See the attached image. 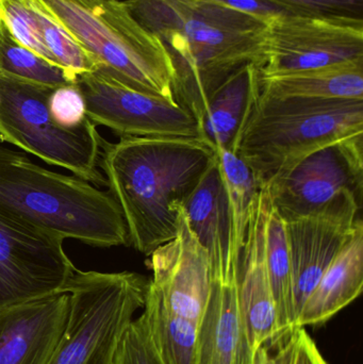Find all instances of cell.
<instances>
[{"instance_id":"cell-10","label":"cell","mask_w":363,"mask_h":364,"mask_svg":"<svg viewBox=\"0 0 363 364\" xmlns=\"http://www.w3.org/2000/svg\"><path fill=\"white\" fill-rule=\"evenodd\" d=\"M262 190L283 220L318 211L343 192L362 198L363 132L313 151Z\"/></svg>"},{"instance_id":"cell-31","label":"cell","mask_w":363,"mask_h":364,"mask_svg":"<svg viewBox=\"0 0 363 364\" xmlns=\"http://www.w3.org/2000/svg\"><path fill=\"white\" fill-rule=\"evenodd\" d=\"M290 338L292 354L289 364H328L305 327L296 328Z\"/></svg>"},{"instance_id":"cell-25","label":"cell","mask_w":363,"mask_h":364,"mask_svg":"<svg viewBox=\"0 0 363 364\" xmlns=\"http://www.w3.org/2000/svg\"><path fill=\"white\" fill-rule=\"evenodd\" d=\"M38 16L45 44L53 62L75 78L87 73L95 72L96 65L87 51L55 21L38 0H30Z\"/></svg>"},{"instance_id":"cell-7","label":"cell","mask_w":363,"mask_h":364,"mask_svg":"<svg viewBox=\"0 0 363 364\" xmlns=\"http://www.w3.org/2000/svg\"><path fill=\"white\" fill-rule=\"evenodd\" d=\"M50 87L0 77V143H8L49 166L95 186H107L99 161L104 139L87 121L66 129L51 119Z\"/></svg>"},{"instance_id":"cell-21","label":"cell","mask_w":363,"mask_h":364,"mask_svg":"<svg viewBox=\"0 0 363 364\" xmlns=\"http://www.w3.org/2000/svg\"><path fill=\"white\" fill-rule=\"evenodd\" d=\"M215 149L229 214L227 260L240 265L251 212L260 188L251 168L236 153L222 147Z\"/></svg>"},{"instance_id":"cell-5","label":"cell","mask_w":363,"mask_h":364,"mask_svg":"<svg viewBox=\"0 0 363 364\" xmlns=\"http://www.w3.org/2000/svg\"><path fill=\"white\" fill-rule=\"evenodd\" d=\"M93 60L96 70L128 87L176 102L163 45L125 0H38Z\"/></svg>"},{"instance_id":"cell-12","label":"cell","mask_w":363,"mask_h":364,"mask_svg":"<svg viewBox=\"0 0 363 364\" xmlns=\"http://www.w3.org/2000/svg\"><path fill=\"white\" fill-rule=\"evenodd\" d=\"M362 197L343 192L318 211L283 220L291 260L296 321L320 278L362 220Z\"/></svg>"},{"instance_id":"cell-18","label":"cell","mask_w":363,"mask_h":364,"mask_svg":"<svg viewBox=\"0 0 363 364\" xmlns=\"http://www.w3.org/2000/svg\"><path fill=\"white\" fill-rule=\"evenodd\" d=\"M260 66L247 64L211 96L202 121L200 138L211 146L236 153L243 128L260 93Z\"/></svg>"},{"instance_id":"cell-3","label":"cell","mask_w":363,"mask_h":364,"mask_svg":"<svg viewBox=\"0 0 363 364\" xmlns=\"http://www.w3.org/2000/svg\"><path fill=\"white\" fill-rule=\"evenodd\" d=\"M0 214L55 237L95 247L129 245L123 214L109 191L32 162L0 145Z\"/></svg>"},{"instance_id":"cell-4","label":"cell","mask_w":363,"mask_h":364,"mask_svg":"<svg viewBox=\"0 0 363 364\" xmlns=\"http://www.w3.org/2000/svg\"><path fill=\"white\" fill-rule=\"evenodd\" d=\"M363 132V100L259 93L237 146L260 190L313 151Z\"/></svg>"},{"instance_id":"cell-22","label":"cell","mask_w":363,"mask_h":364,"mask_svg":"<svg viewBox=\"0 0 363 364\" xmlns=\"http://www.w3.org/2000/svg\"><path fill=\"white\" fill-rule=\"evenodd\" d=\"M264 235L266 269L276 308L279 346L296 331V311L291 260L285 222L278 212L273 208L272 203L266 216Z\"/></svg>"},{"instance_id":"cell-19","label":"cell","mask_w":363,"mask_h":364,"mask_svg":"<svg viewBox=\"0 0 363 364\" xmlns=\"http://www.w3.org/2000/svg\"><path fill=\"white\" fill-rule=\"evenodd\" d=\"M270 97L363 100V59L317 70L260 78Z\"/></svg>"},{"instance_id":"cell-16","label":"cell","mask_w":363,"mask_h":364,"mask_svg":"<svg viewBox=\"0 0 363 364\" xmlns=\"http://www.w3.org/2000/svg\"><path fill=\"white\" fill-rule=\"evenodd\" d=\"M270 197L260 190L249 220L239 267L238 291L254 350L278 346V326L272 287L266 262V222Z\"/></svg>"},{"instance_id":"cell-14","label":"cell","mask_w":363,"mask_h":364,"mask_svg":"<svg viewBox=\"0 0 363 364\" xmlns=\"http://www.w3.org/2000/svg\"><path fill=\"white\" fill-rule=\"evenodd\" d=\"M68 316L66 291L0 307V364H49Z\"/></svg>"},{"instance_id":"cell-24","label":"cell","mask_w":363,"mask_h":364,"mask_svg":"<svg viewBox=\"0 0 363 364\" xmlns=\"http://www.w3.org/2000/svg\"><path fill=\"white\" fill-rule=\"evenodd\" d=\"M0 77L57 89L76 85L77 79L59 65L21 46L0 23Z\"/></svg>"},{"instance_id":"cell-29","label":"cell","mask_w":363,"mask_h":364,"mask_svg":"<svg viewBox=\"0 0 363 364\" xmlns=\"http://www.w3.org/2000/svg\"><path fill=\"white\" fill-rule=\"evenodd\" d=\"M303 12L320 16L362 19L363 0H278Z\"/></svg>"},{"instance_id":"cell-28","label":"cell","mask_w":363,"mask_h":364,"mask_svg":"<svg viewBox=\"0 0 363 364\" xmlns=\"http://www.w3.org/2000/svg\"><path fill=\"white\" fill-rule=\"evenodd\" d=\"M48 110L55 123L66 129H75L89 121L87 104L77 85L53 89L48 98Z\"/></svg>"},{"instance_id":"cell-11","label":"cell","mask_w":363,"mask_h":364,"mask_svg":"<svg viewBox=\"0 0 363 364\" xmlns=\"http://www.w3.org/2000/svg\"><path fill=\"white\" fill-rule=\"evenodd\" d=\"M63 243L0 214V307L65 291L77 269Z\"/></svg>"},{"instance_id":"cell-30","label":"cell","mask_w":363,"mask_h":364,"mask_svg":"<svg viewBox=\"0 0 363 364\" xmlns=\"http://www.w3.org/2000/svg\"><path fill=\"white\" fill-rule=\"evenodd\" d=\"M270 23L286 15H310L278 0H207Z\"/></svg>"},{"instance_id":"cell-9","label":"cell","mask_w":363,"mask_h":364,"mask_svg":"<svg viewBox=\"0 0 363 364\" xmlns=\"http://www.w3.org/2000/svg\"><path fill=\"white\" fill-rule=\"evenodd\" d=\"M76 85L85 97L87 119L121 138L202 139L195 117L176 102L139 91L98 70L80 75Z\"/></svg>"},{"instance_id":"cell-6","label":"cell","mask_w":363,"mask_h":364,"mask_svg":"<svg viewBox=\"0 0 363 364\" xmlns=\"http://www.w3.org/2000/svg\"><path fill=\"white\" fill-rule=\"evenodd\" d=\"M148 279L134 272L77 269L65 291L70 316L49 364H117L119 344L144 307Z\"/></svg>"},{"instance_id":"cell-23","label":"cell","mask_w":363,"mask_h":364,"mask_svg":"<svg viewBox=\"0 0 363 364\" xmlns=\"http://www.w3.org/2000/svg\"><path fill=\"white\" fill-rule=\"evenodd\" d=\"M143 316L166 364H196L200 323L173 314L147 288Z\"/></svg>"},{"instance_id":"cell-2","label":"cell","mask_w":363,"mask_h":364,"mask_svg":"<svg viewBox=\"0 0 363 364\" xmlns=\"http://www.w3.org/2000/svg\"><path fill=\"white\" fill-rule=\"evenodd\" d=\"M217 159V149L202 139H104L99 168L123 214L129 245L149 256L174 239L183 205Z\"/></svg>"},{"instance_id":"cell-13","label":"cell","mask_w":363,"mask_h":364,"mask_svg":"<svg viewBox=\"0 0 363 364\" xmlns=\"http://www.w3.org/2000/svg\"><path fill=\"white\" fill-rule=\"evenodd\" d=\"M147 260L148 290L173 314L200 322L210 299L213 272L208 252L190 228L185 211L174 239L156 248Z\"/></svg>"},{"instance_id":"cell-1","label":"cell","mask_w":363,"mask_h":364,"mask_svg":"<svg viewBox=\"0 0 363 364\" xmlns=\"http://www.w3.org/2000/svg\"><path fill=\"white\" fill-rule=\"evenodd\" d=\"M161 42L173 95L200 123L209 100L237 70L266 63L269 23L207 0H125Z\"/></svg>"},{"instance_id":"cell-8","label":"cell","mask_w":363,"mask_h":364,"mask_svg":"<svg viewBox=\"0 0 363 364\" xmlns=\"http://www.w3.org/2000/svg\"><path fill=\"white\" fill-rule=\"evenodd\" d=\"M363 59L362 19L286 15L269 23L261 76L317 70Z\"/></svg>"},{"instance_id":"cell-27","label":"cell","mask_w":363,"mask_h":364,"mask_svg":"<svg viewBox=\"0 0 363 364\" xmlns=\"http://www.w3.org/2000/svg\"><path fill=\"white\" fill-rule=\"evenodd\" d=\"M117 364H166L151 339L144 316L134 318L126 329Z\"/></svg>"},{"instance_id":"cell-15","label":"cell","mask_w":363,"mask_h":364,"mask_svg":"<svg viewBox=\"0 0 363 364\" xmlns=\"http://www.w3.org/2000/svg\"><path fill=\"white\" fill-rule=\"evenodd\" d=\"M239 267L225 262L212 269V291L198 326L196 364H255L239 299Z\"/></svg>"},{"instance_id":"cell-26","label":"cell","mask_w":363,"mask_h":364,"mask_svg":"<svg viewBox=\"0 0 363 364\" xmlns=\"http://www.w3.org/2000/svg\"><path fill=\"white\" fill-rule=\"evenodd\" d=\"M0 23H4L9 33L21 46L55 64L45 44L38 16L30 0H0Z\"/></svg>"},{"instance_id":"cell-17","label":"cell","mask_w":363,"mask_h":364,"mask_svg":"<svg viewBox=\"0 0 363 364\" xmlns=\"http://www.w3.org/2000/svg\"><path fill=\"white\" fill-rule=\"evenodd\" d=\"M362 289V220L305 301L296 321V328L325 324L357 299Z\"/></svg>"},{"instance_id":"cell-32","label":"cell","mask_w":363,"mask_h":364,"mask_svg":"<svg viewBox=\"0 0 363 364\" xmlns=\"http://www.w3.org/2000/svg\"><path fill=\"white\" fill-rule=\"evenodd\" d=\"M292 354L291 338H288L272 354L270 348H260L255 354V364H289Z\"/></svg>"},{"instance_id":"cell-20","label":"cell","mask_w":363,"mask_h":364,"mask_svg":"<svg viewBox=\"0 0 363 364\" xmlns=\"http://www.w3.org/2000/svg\"><path fill=\"white\" fill-rule=\"evenodd\" d=\"M183 211L190 228L208 252L212 269L227 260L229 214L217 159L188 198Z\"/></svg>"}]
</instances>
